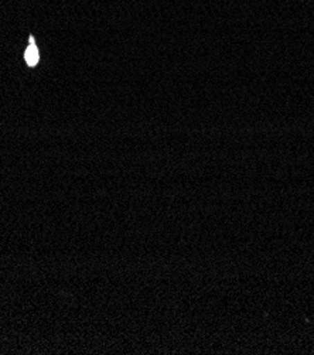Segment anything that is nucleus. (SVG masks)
<instances>
[{
	"label": "nucleus",
	"mask_w": 314,
	"mask_h": 355,
	"mask_svg": "<svg viewBox=\"0 0 314 355\" xmlns=\"http://www.w3.org/2000/svg\"><path fill=\"white\" fill-rule=\"evenodd\" d=\"M26 61L30 67H34L39 62V50H37L36 44H34L33 37H30V46L26 50Z\"/></svg>",
	"instance_id": "obj_1"
}]
</instances>
